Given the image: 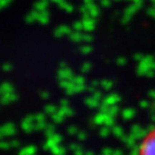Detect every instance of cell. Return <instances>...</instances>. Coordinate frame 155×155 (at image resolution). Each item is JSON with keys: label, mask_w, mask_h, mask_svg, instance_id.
I'll list each match as a JSON object with an SVG mask.
<instances>
[{"label": "cell", "mask_w": 155, "mask_h": 155, "mask_svg": "<svg viewBox=\"0 0 155 155\" xmlns=\"http://www.w3.org/2000/svg\"><path fill=\"white\" fill-rule=\"evenodd\" d=\"M139 155H155V130L150 132L143 141Z\"/></svg>", "instance_id": "obj_1"}]
</instances>
